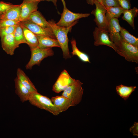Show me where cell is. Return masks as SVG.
Returning a JSON list of instances; mask_svg holds the SVG:
<instances>
[{"instance_id": "6da1fadb", "label": "cell", "mask_w": 138, "mask_h": 138, "mask_svg": "<svg viewBox=\"0 0 138 138\" xmlns=\"http://www.w3.org/2000/svg\"><path fill=\"white\" fill-rule=\"evenodd\" d=\"M48 22L62 49L63 58L66 59L71 58V56L70 54L68 47L67 34L68 32L71 31L72 27L75 24L68 27H65L57 25L53 20H50Z\"/></svg>"}, {"instance_id": "7a4b0ae2", "label": "cell", "mask_w": 138, "mask_h": 138, "mask_svg": "<svg viewBox=\"0 0 138 138\" xmlns=\"http://www.w3.org/2000/svg\"><path fill=\"white\" fill-rule=\"evenodd\" d=\"M28 101L32 105L45 110L54 115L57 116L60 113L51 99L38 91L31 92Z\"/></svg>"}, {"instance_id": "3957f363", "label": "cell", "mask_w": 138, "mask_h": 138, "mask_svg": "<svg viewBox=\"0 0 138 138\" xmlns=\"http://www.w3.org/2000/svg\"><path fill=\"white\" fill-rule=\"evenodd\" d=\"M116 52L127 61L138 63V47L125 41L121 38L120 41L115 44Z\"/></svg>"}, {"instance_id": "277c9868", "label": "cell", "mask_w": 138, "mask_h": 138, "mask_svg": "<svg viewBox=\"0 0 138 138\" xmlns=\"http://www.w3.org/2000/svg\"><path fill=\"white\" fill-rule=\"evenodd\" d=\"M61 1L63 6V9L60 20L56 23L58 26L62 27H68L74 24H76L78 19L87 17L90 15L89 13L73 12L67 8L65 0H61Z\"/></svg>"}, {"instance_id": "5b68a950", "label": "cell", "mask_w": 138, "mask_h": 138, "mask_svg": "<svg viewBox=\"0 0 138 138\" xmlns=\"http://www.w3.org/2000/svg\"><path fill=\"white\" fill-rule=\"evenodd\" d=\"M83 84L79 80L76 79L63 91L62 94V95L71 101L72 106H76L82 100L84 91L82 87Z\"/></svg>"}, {"instance_id": "8992f818", "label": "cell", "mask_w": 138, "mask_h": 138, "mask_svg": "<svg viewBox=\"0 0 138 138\" xmlns=\"http://www.w3.org/2000/svg\"><path fill=\"white\" fill-rule=\"evenodd\" d=\"M31 57L25 67L27 70H31L35 65L39 66L41 61L44 58L53 56L54 52L52 48L42 49L38 47L30 49Z\"/></svg>"}, {"instance_id": "52a82bcc", "label": "cell", "mask_w": 138, "mask_h": 138, "mask_svg": "<svg viewBox=\"0 0 138 138\" xmlns=\"http://www.w3.org/2000/svg\"><path fill=\"white\" fill-rule=\"evenodd\" d=\"M94 4L96 8L91 13L95 16L94 21L98 28L107 31L108 22L105 15L106 8L102 4L98 1H95Z\"/></svg>"}, {"instance_id": "ba28073f", "label": "cell", "mask_w": 138, "mask_h": 138, "mask_svg": "<svg viewBox=\"0 0 138 138\" xmlns=\"http://www.w3.org/2000/svg\"><path fill=\"white\" fill-rule=\"evenodd\" d=\"M93 35L95 45H106L112 48L116 52L117 48L110 39L108 31L96 27L93 32Z\"/></svg>"}, {"instance_id": "9c48e42d", "label": "cell", "mask_w": 138, "mask_h": 138, "mask_svg": "<svg viewBox=\"0 0 138 138\" xmlns=\"http://www.w3.org/2000/svg\"><path fill=\"white\" fill-rule=\"evenodd\" d=\"M20 22L36 35L45 36L56 39L51 28L43 27L28 19Z\"/></svg>"}, {"instance_id": "30bf717a", "label": "cell", "mask_w": 138, "mask_h": 138, "mask_svg": "<svg viewBox=\"0 0 138 138\" xmlns=\"http://www.w3.org/2000/svg\"><path fill=\"white\" fill-rule=\"evenodd\" d=\"M40 1L34 0H23L20 5V22L27 19L30 15L37 10Z\"/></svg>"}, {"instance_id": "8fae6325", "label": "cell", "mask_w": 138, "mask_h": 138, "mask_svg": "<svg viewBox=\"0 0 138 138\" xmlns=\"http://www.w3.org/2000/svg\"><path fill=\"white\" fill-rule=\"evenodd\" d=\"M72 78L65 70L63 71L52 87V90L59 93L65 90L75 80Z\"/></svg>"}, {"instance_id": "7c38bea8", "label": "cell", "mask_w": 138, "mask_h": 138, "mask_svg": "<svg viewBox=\"0 0 138 138\" xmlns=\"http://www.w3.org/2000/svg\"><path fill=\"white\" fill-rule=\"evenodd\" d=\"M121 27L118 18H112L108 22L107 31L110 39L115 44L118 43L121 39Z\"/></svg>"}, {"instance_id": "4fadbf2b", "label": "cell", "mask_w": 138, "mask_h": 138, "mask_svg": "<svg viewBox=\"0 0 138 138\" xmlns=\"http://www.w3.org/2000/svg\"><path fill=\"white\" fill-rule=\"evenodd\" d=\"M2 45L3 49L8 54H14L15 49L19 47L15 42L13 34H9L1 37Z\"/></svg>"}, {"instance_id": "5bb4252c", "label": "cell", "mask_w": 138, "mask_h": 138, "mask_svg": "<svg viewBox=\"0 0 138 138\" xmlns=\"http://www.w3.org/2000/svg\"><path fill=\"white\" fill-rule=\"evenodd\" d=\"M51 99L60 113L66 111L70 107L72 106L71 101L62 95L52 97Z\"/></svg>"}, {"instance_id": "9a60e30c", "label": "cell", "mask_w": 138, "mask_h": 138, "mask_svg": "<svg viewBox=\"0 0 138 138\" xmlns=\"http://www.w3.org/2000/svg\"><path fill=\"white\" fill-rule=\"evenodd\" d=\"M21 11L20 5H16L2 14L0 20H10L19 23Z\"/></svg>"}, {"instance_id": "2e32d148", "label": "cell", "mask_w": 138, "mask_h": 138, "mask_svg": "<svg viewBox=\"0 0 138 138\" xmlns=\"http://www.w3.org/2000/svg\"><path fill=\"white\" fill-rule=\"evenodd\" d=\"M36 35L38 41V47L42 49L52 48L54 47L60 48V46L56 39L45 36Z\"/></svg>"}, {"instance_id": "e0dca14e", "label": "cell", "mask_w": 138, "mask_h": 138, "mask_svg": "<svg viewBox=\"0 0 138 138\" xmlns=\"http://www.w3.org/2000/svg\"><path fill=\"white\" fill-rule=\"evenodd\" d=\"M15 92L22 102L28 100L31 92L29 91L16 77L14 80Z\"/></svg>"}, {"instance_id": "ac0fdd59", "label": "cell", "mask_w": 138, "mask_h": 138, "mask_svg": "<svg viewBox=\"0 0 138 138\" xmlns=\"http://www.w3.org/2000/svg\"><path fill=\"white\" fill-rule=\"evenodd\" d=\"M17 77L21 83L30 92L38 91L34 84L24 72L18 68L17 71Z\"/></svg>"}, {"instance_id": "d6986e66", "label": "cell", "mask_w": 138, "mask_h": 138, "mask_svg": "<svg viewBox=\"0 0 138 138\" xmlns=\"http://www.w3.org/2000/svg\"><path fill=\"white\" fill-rule=\"evenodd\" d=\"M20 23L23 31L27 44L28 45L30 49L37 47L38 43L36 35L20 22Z\"/></svg>"}, {"instance_id": "ffe728a7", "label": "cell", "mask_w": 138, "mask_h": 138, "mask_svg": "<svg viewBox=\"0 0 138 138\" xmlns=\"http://www.w3.org/2000/svg\"><path fill=\"white\" fill-rule=\"evenodd\" d=\"M28 19L43 27L51 28L49 22L46 21L41 13L37 10L32 13Z\"/></svg>"}, {"instance_id": "44dd1931", "label": "cell", "mask_w": 138, "mask_h": 138, "mask_svg": "<svg viewBox=\"0 0 138 138\" xmlns=\"http://www.w3.org/2000/svg\"><path fill=\"white\" fill-rule=\"evenodd\" d=\"M136 88V86H128L121 84L116 87V90L118 95L126 100Z\"/></svg>"}, {"instance_id": "7402d4cb", "label": "cell", "mask_w": 138, "mask_h": 138, "mask_svg": "<svg viewBox=\"0 0 138 138\" xmlns=\"http://www.w3.org/2000/svg\"><path fill=\"white\" fill-rule=\"evenodd\" d=\"M138 13V9L136 7L132 9L124 10L122 17V19L126 21L134 29H135L134 19Z\"/></svg>"}, {"instance_id": "603a6c76", "label": "cell", "mask_w": 138, "mask_h": 138, "mask_svg": "<svg viewBox=\"0 0 138 138\" xmlns=\"http://www.w3.org/2000/svg\"><path fill=\"white\" fill-rule=\"evenodd\" d=\"M106 17L108 22L111 19L118 18L123 14L124 10L121 7H106Z\"/></svg>"}, {"instance_id": "cb8c5ba5", "label": "cell", "mask_w": 138, "mask_h": 138, "mask_svg": "<svg viewBox=\"0 0 138 138\" xmlns=\"http://www.w3.org/2000/svg\"><path fill=\"white\" fill-rule=\"evenodd\" d=\"M71 42L72 49V52L71 54L72 56H77L83 62L90 63L88 56L86 53L80 51L77 48L76 40L75 39H72Z\"/></svg>"}, {"instance_id": "d4e9b609", "label": "cell", "mask_w": 138, "mask_h": 138, "mask_svg": "<svg viewBox=\"0 0 138 138\" xmlns=\"http://www.w3.org/2000/svg\"><path fill=\"white\" fill-rule=\"evenodd\" d=\"M120 34L121 38L126 42L138 47V38L131 34L126 29L121 27Z\"/></svg>"}, {"instance_id": "484cf974", "label": "cell", "mask_w": 138, "mask_h": 138, "mask_svg": "<svg viewBox=\"0 0 138 138\" xmlns=\"http://www.w3.org/2000/svg\"><path fill=\"white\" fill-rule=\"evenodd\" d=\"M16 43L18 45L23 43L27 44L22 29L20 22L17 25L13 33Z\"/></svg>"}, {"instance_id": "4316f807", "label": "cell", "mask_w": 138, "mask_h": 138, "mask_svg": "<svg viewBox=\"0 0 138 138\" xmlns=\"http://www.w3.org/2000/svg\"><path fill=\"white\" fill-rule=\"evenodd\" d=\"M16 26L17 25L0 28V36L1 37L7 34H13Z\"/></svg>"}, {"instance_id": "83f0119b", "label": "cell", "mask_w": 138, "mask_h": 138, "mask_svg": "<svg viewBox=\"0 0 138 138\" xmlns=\"http://www.w3.org/2000/svg\"><path fill=\"white\" fill-rule=\"evenodd\" d=\"M101 1L102 4L106 8L120 6L117 0H101Z\"/></svg>"}, {"instance_id": "f1b7e54d", "label": "cell", "mask_w": 138, "mask_h": 138, "mask_svg": "<svg viewBox=\"0 0 138 138\" xmlns=\"http://www.w3.org/2000/svg\"><path fill=\"white\" fill-rule=\"evenodd\" d=\"M16 5L0 1V13L1 14H3L8 9L15 6Z\"/></svg>"}, {"instance_id": "f546056e", "label": "cell", "mask_w": 138, "mask_h": 138, "mask_svg": "<svg viewBox=\"0 0 138 138\" xmlns=\"http://www.w3.org/2000/svg\"><path fill=\"white\" fill-rule=\"evenodd\" d=\"M19 23L15 21L8 20H0V28L16 25Z\"/></svg>"}, {"instance_id": "4dcf8cb0", "label": "cell", "mask_w": 138, "mask_h": 138, "mask_svg": "<svg viewBox=\"0 0 138 138\" xmlns=\"http://www.w3.org/2000/svg\"><path fill=\"white\" fill-rule=\"evenodd\" d=\"M120 7L124 10L130 9L131 7L130 0H117Z\"/></svg>"}, {"instance_id": "1f68e13d", "label": "cell", "mask_w": 138, "mask_h": 138, "mask_svg": "<svg viewBox=\"0 0 138 138\" xmlns=\"http://www.w3.org/2000/svg\"><path fill=\"white\" fill-rule=\"evenodd\" d=\"M138 123L135 122L133 125L130 129V131L133 134L134 136H138Z\"/></svg>"}, {"instance_id": "d6a6232c", "label": "cell", "mask_w": 138, "mask_h": 138, "mask_svg": "<svg viewBox=\"0 0 138 138\" xmlns=\"http://www.w3.org/2000/svg\"><path fill=\"white\" fill-rule=\"evenodd\" d=\"M87 3L89 5H93L95 1H98L102 4L101 0H86Z\"/></svg>"}, {"instance_id": "836d02e7", "label": "cell", "mask_w": 138, "mask_h": 138, "mask_svg": "<svg viewBox=\"0 0 138 138\" xmlns=\"http://www.w3.org/2000/svg\"><path fill=\"white\" fill-rule=\"evenodd\" d=\"M36 0L38 1H47L48 2H52L53 4L56 7H57V0Z\"/></svg>"}, {"instance_id": "e575fe53", "label": "cell", "mask_w": 138, "mask_h": 138, "mask_svg": "<svg viewBox=\"0 0 138 138\" xmlns=\"http://www.w3.org/2000/svg\"><path fill=\"white\" fill-rule=\"evenodd\" d=\"M1 14L0 13V18L1 17Z\"/></svg>"}, {"instance_id": "d590c367", "label": "cell", "mask_w": 138, "mask_h": 138, "mask_svg": "<svg viewBox=\"0 0 138 138\" xmlns=\"http://www.w3.org/2000/svg\"></svg>"}]
</instances>
